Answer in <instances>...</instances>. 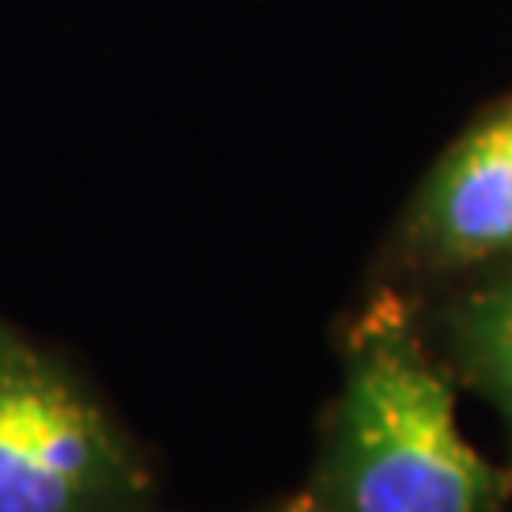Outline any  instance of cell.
<instances>
[{
	"mask_svg": "<svg viewBox=\"0 0 512 512\" xmlns=\"http://www.w3.org/2000/svg\"><path fill=\"white\" fill-rule=\"evenodd\" d=\"M262 512H327V509H319V505H315V501L300 490L296 497H289V501H281V505H274V509H262Z\"/></svg>",
	"mask_w": 512,
	"mask_h": 512,
	"instance_id": "obj_5",
	"label": "cell"
},
{
	"mask_svg": "<svg viewBox=\"0 0 512 512\" xmlns=\"http://www.w3.org/2000/svg\"><path fill=\"white\" fill-rule=\"evenodd\" d=\"M145 512H167V509H160V505H148V509Z\"/></svg>",
	"mask_w": 512,
	"mask_h": 512,
	"instance_id": "obj_6",
	"label": "cell"
},
{
	"mask_svg": "<svg viewBox=\"0 0 512 512\" xmlns=\"http://www.w3.org/2000/svg\"><path fill=\"white\" fill-rule=\"evenodd\" d=\"M425 338L459 391H471L509 440L512 463V255L414 293Z\"/></svg>",
	"mask_w": 512,
	"mask_h": 512,
	"instance_id": "obj_4",
	"label": "cell"
},
{
	"mask_svg": "<svg viewBox=\"0 0 512 512\" xmlns=\"http://www.w3.org/2000/svg\"><path fill=\"white\" fill-rule=\"evenodd\" d=\"M512 255V92L482 107L425 167L391 224L384 274L425 293Z\"/></svg>",
	"mask_w": 512,
	"mask_h": 512,
	"instance_id": "obj_3",
	"label": "cell"
},
{
	"mask_svg": "<svg viewBox=\"0 0 512 512\" xmlns=\"http://www.w3.org/2000/svg\"><path fill=\"white\" fill-rule=\"evenodd\" d=\"M156 478L107 406L0 319V512H145Z\"/></svg>",
	"mask_w": 512,
	"mask_h": 512,
	"instance_id": "obj_2",
	"label": "cell"
},
{
	"mask_svg": "<svg viewBox=\"0 0 512 512\" xmlns=\"http://www.w3.org/2000/svg\"><path fill=\"white\" fill-rule=\"evenodd\" d=\"M509 512H512V505H509Z\"/></svg>",
	"mask_w": 512,
	"mask_h": 512,
	"instance_id": "obj_7",
	"label": "cell"
},
{
	"mask_svg": "<svg viewBox=\"0 0 512 512\" xmlns=\"http://www.w3.org/2000/svg\"><path fill=\"white\" fill-rule=\"evenodd\" d=\"M304 494L327 512H509L512 463L459 421V387L433 353L418 300L391 281L342 330V376Z\"/></svg>",
	"mask_w": 512,
	"mask_h": 512,
	"instance_id": "obj_1",
	"label": "cell"
}]
</instances>
